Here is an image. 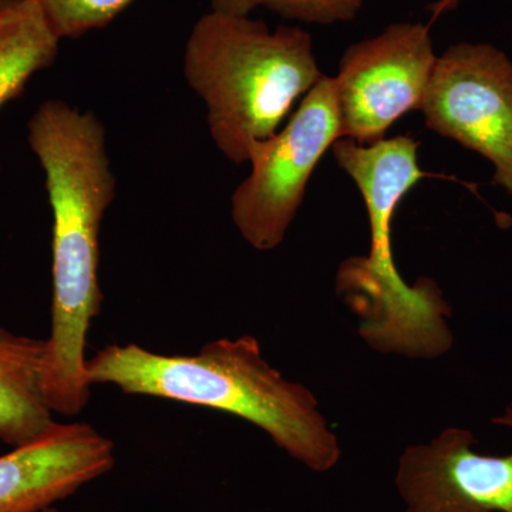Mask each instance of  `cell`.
<instances>
[{"mask_svg": "<svg viewBox=\"0 0 512 512\" xmlns=\"http://www.w3.org/2000/svg\"><path fill=\"white\" fill-rule=\"evenodd\" d=\"M29 146L46 177L53 212L52 329L42 386L53 413L74 417L92 396L86 345L100 315V231L116 197L106 128L93 111L46 100L28 124Z\"/></svg>", "mask_w": 512, "mask_h": 512, "instance_id": "1", "label": "cell"}, {"mask_svg": "<svg viewBox=\"0 0 512 512\" xmlns=\"http://www.w3.org/2000/svg\"><path fill=\"white\" fill-rule=\"evenodd\" d=\"M90 384L234 414L264 430L276 446L315 473L342 457L338 437L315 394L266 362L251 335L205 343L195 355H161L136 345H109L87 359Z\"/></svg>", "mask_w": 512, "mask_h": 512, "instance_id": "2", "label": "cell"}, {"mask_svg": "<svg viewBox=\"0 0 512 512\" xmlns=\"http://www.w3.org/2000/svg\"><path fill=\"white\" fill-rule=\"evenodd\" d=\"M333 157L355 181L370 222V251L339 266L336 292L359 319V335L386 355L436 359L453 348L450 303L430 278L407 284L396 268L392 221L400 201L426 173L419 165V141L383 138L360 146L340 138Z\"/></svg>", "mask_w": 512, "mask_h": 512, "instance_id": "3", "label": "cell"}, {"mask_svg": "<svg viewBox=\"0 0 512 512\" xmlns=\"http://www.w3.org/2000/svg\"><path fill=\"white\" fill-rule=\"evenodd\" d=\"M184 76L207 107L215 146L244 164L252 144L275 136L323 73L299 26L271 30L251 16L210 10L185 43Z\"/></svg>", "mask_w": 512, "mask_h": 512, "instance_id": "4", "label": "cell"}, {"mask_svg": "<svg viewBox=\"0 0 512 512\" xmlns=\"http://www.w3.org/2000/svg\"><path fill=\"white\" fill-rule=\"evenodd\" d=\"M342 138L335 77L323 74L286 126L249 148L251 174L232 195V220L258 251H274L301 208L316 165Z\"/></svg>", "mask_w": 512, "mask_h": 512, "instance_id": "5", "label": "cell"}, {"mask_svg": "<svg viewBox=\"0 0 512 512\" xmlns=\"http://www.w3.org/2000/svg\"><path fill=\"white\" fill-rule=\"evenodd\" d=\"M427 128L476 151L512 198V62L490 43L461 42L437 56L420 107Z\"/></svg>", "mask_w": 512, "mask_h": 512, "instance_id": "6", "label": "cell"}, {"mask_svg": "<svg viewBox=\"0 0 512 512\" xmlns=\"http://www.w3.org/2000/svg\"><path fill=\"white\" fill-rule=\"evenodd\" d=\"M437 56L430 28L420 22L387 26L349 46L335 77L342 138L370 146L404 114L420 110Z\"/></svg>", "mask_w": 512, "mask_h": 512, "instance_id": "7", "label": "cell"}, {"mask_svg": "<svg viewBox=\"0 0 512 512\" xmlns=\"http://www.w3.org/2000/svg\"><path fill=\"white\" fill-rule=\"evenodd\" d=\"M491 423L512 429V404ZM474 444L470 430L448 427L407 447L394 478L404 512H512V453L488 456Z\"/></svg>", "mask_w": 512, "mask_h": 512, "instance_id": "8", "label": "cell"}, {"mask_svg": "<svg viewBox=\"0 0 512 512\" xmlns=\"http://www.w3.org/2000/svg\"><path fill=\"white\" fill-rule=\"evenodd\" d=\"M114 443L87 423H56L0 456V512H42L113 470Z\"/></svg>", "mask_w": 512, "mask_h": 512, "instance_id": "9", "label": "cell"}, {"mask_svg": "<svg viewBox=\"0 0 512 512\" xmlns=\"http://www.w3.org/2000/svg\"><path fill=\"white\" fill-rule=\"evenodd\" d=\"M45 340L0 328V441L25 446L55 424L42 386Z\"/></svg>", "mask_w": 512, "mask_h": 512, "instance_id": "10", "label": "cell"}, {"mask_svg": "<svg viewBox=\"0 0 512 512\" xmlns=\"http://www.w3.org/2000/svg\"><path fill=\"white\" fill-rule=\"evenodd\" d=\"M60 42L37 0H0V109L55 63Z\"/></svg>", "mask_w": 512, "mask_h": 512, "instance_id": "11", "label": "cell"}, {"mask_svg": "<svg viewBox=\"0 0 512 512\" xmlns=\"http://www.w3.org/2000/svg\"><path fill=\"white\" fill-rule=\"evenodd\" d=\"M365 0H211V10L227 15L251 16L266 9L281 18L312 25L353 22Z\"/></svg>", "mask_w": 512, "mask_h": 512, "instance_id": "12", "label": "cell"}, {"mask_svg": "<svg viewBox=\"0 0 512 512\" xmlns=\"http://www.w3.org/2000/svg\"><path fill=\"white\" fill-rule=\"evenodd\" d=\"M60 39H79L109 26L134 0H37Z\"/></svg>", "mask_w": 512, "mask_h": 512, "instance_id": "13", "label": "cell"}, {"mask_svg": "<svg viewBox=\"0 0 512 512\" xmlns=\"http://www.w3.org/2000/svg\"><path fill=\"white\" fill-rule=\"evenodd\" d=\"M460 2L461 0H437V2L431 3L427 9H429L431 15H433V20H436L439 19L441 15H444V13L456 10Z\"/></svg>", "mask_w": 512, "mask_h": 512, "instance_id": "14", "label": "cell"}, {"mask_svg": "<svg viewBox=\"0 0 512 512\" xmlns=\"http://www.w3.org/2000/svg\"><path fill=\"white\" fill-rule=\"evenodd\" d=\"M42 512H62V511L57 510L56 507H50V508H46V510L42 511Z\"/></svg>", "mask_w": 512, "mask_h": 512, "instance_id": "15", "label": "cell"}]
</instances>
